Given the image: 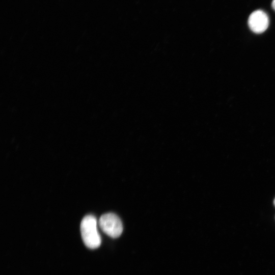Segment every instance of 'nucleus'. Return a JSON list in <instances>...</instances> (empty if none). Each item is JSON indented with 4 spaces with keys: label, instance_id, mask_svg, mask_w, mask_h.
Wrapping results in <instances>:
<instances>
[{
    "label": "nucleus",
    "instance_id": "3",
    "mask_svg": "<svg viewBox=\"0 0 275 275\" xmlns=\"http://www.w3.org/2000/svg\"><path fill=\"white\" fill-rule=\"evenodd\" d=\"M250 29L253 32L260 34L267 29L269 25V18L262 10H256L250 15L248 19Z\"/></svg>",
    "mask_w": 275,
    "mask_h": 275
},
{
    "label": "nucleus",
    "instance_id": "1",
    "mask_svg": "<svg viewBox=\"0 0 275 275\" xmlns=\"http://www.w3.org/2000/svg\"><path fill=\"white\" fill-rule=\"evenodd\" d=\"M97 220L92 215H87L82 219L80 224V232L85 244L91 249L98 248L101 243V239L97 227Z\"/></svg>",
    "mask_w": 275,
    "mask_h": 275
},
{
    "label": "nucleus",
    "instance_id": "4",
    "mask_svg": "<svg viewBox=\"0 0 275 275\" xmlns=\"http://www.w3.org/2000/svg\"><path fill=\"white\" fill-rule=\"evenodd\" d=\"M272 7L275 10V0L272 1Z\"/></svg>",
    "mask_w": 275,
    "mask_h": 275
},
{
    "label": "nucleus",
    "instance_id": "5",
    "mask_svg": "<svg viewBox=\"0 0 275 275\" xmlns=\"http://www.w3.org/2000/svg\"><path fill=\"white\" fill-rule=\"evenodd\" d=\"M273 203H274V205H275V199L274 200Z\"/></svg>",
    "mask_w": 275,
    "mask_h": 275
},
{
    "label": "nucleus",
    "instance_id": "2",
    "mask_svg": "<svg viewBox=\"0 0 275 275\" xmlns=\"http://www.w3.org/2000/svg\"><path fill=\"white\" fill-rule=\"evenodd\" d=\"M99 225L103 232L112 238L119 237L123 231L120 219L113 213L103 214L99 218Z\"/></svg>",
    "mask_w": 275,
    "mask_h": 275
}]
</instances>
